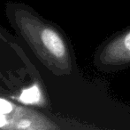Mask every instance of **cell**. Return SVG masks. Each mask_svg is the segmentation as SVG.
<instances>
[{
	"instance_id": "277c9868",
	"label": "cell",
	"mask_w": 130,
	"mask_h": 130,
	"mask_svg": "<svg viewBox=\"0 0 130 130\" xmlns=\"http://www.w3.org/2000/svg\"><path fill=\"white\" fill-rule=\"evenodd\" d=\"M5 123H6V120H5V116H4L3 113L0 112V127H4L5 125Z\"/></svg>"
},
{
	"instance_id": "3957f363",
	"label": "cell",
	"mask_w": 130,
	"mask_h": 130,
	"mask_svg": "<svg viewBox=\"0 0 130 130\" xmlns=\"http://www.w3.org/2000/svg\"><path fill=\"white\" fill-rule=\"evenodd\" d=\"M12 111V105L4 99H0V112L3 114H8Z\"/></svg>"
},
{
	"instance_id": "7a4b0ae2",
	"label": "cell",
	"mask_w": 130,
	"mask_h": 130,
	"mask_svg": "<svg viewBox=\"0 0 130 130\" xmlns=\"http://www.w3.org/2000/svg\"><path fill=\"white\" fill-rule=\"evenodd\" d=\"M41 91L39 87L34 86L28 89L24 90L21 93V96H20L21 102L27 104H34V103H40L41 102Z\"/></svg>"
},
{
	"instance_id": "6da1fadb",
	"label": "cell",
	"mask_w": 130,
	"mask_h": 130,
	"mask_svg": "<svg viewBox=\"0 0 130 130\" xmlns=\"http://www.w3.org/2000/svg\"><path fill=\"white\" fill-rule=\"evenodd\" d=\"M93 64L98 70L104 73L130 68V26L113 33L96 47Z\"/></svg>"
}]
</instances>
